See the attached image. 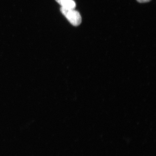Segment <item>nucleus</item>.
I'll list each match as a JSON object with an SVG mask.
<instances>
[{"label":"nucleus","instance_id":"f257e3e1","mask_svg":"<svg viewBox=\"0 0 156 156\" xmlns=\"http://www.w3.org/2000/svg\"><path fill=\"white\" fill-rule=\"evenodd\" d=\"M60 11L73 25L78 26L82 22L80 14L74 9H66L61 7Z\"/></svg>","mask_w":156,"mask_h":156},{"label":"nucleus","instance_id":"f03ea898","mask_svg":"<svg viewBox=\"0 0 156 156\" xmlns=\"http://www.w3.org/2000/svg\"><path fill=\"white\" fill-rule=\"evenodd\" d=\"M61 7L66 9H75L76 4L74 0H56Z\"/></svg>","mask_w":156,"mask_h":156},{"label":"nucleus","instance_id":"7ed1b4c3","mask_svg":"<svg viewBox=\"0 0 156 156\" xmlns=\"http://www.w3.org/2000/svg\"><path fill=\"white\" fill-rule=\"evenodd\" d=\"M136 1L140 3H145L151 1V0H136Z\"/></svg>","mask_w":156,"mask_h":156}]
</instances>
